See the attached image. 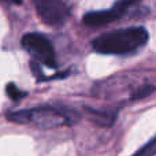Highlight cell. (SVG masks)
Listing matches in <instances>:
<instances>
[{"label":"cell","instance_id":"obj_3","mask_svg":"<svg viewBox=\"0 0 156 156\" xmlns=\"http://www.w3.org/2000/svg\"><path fill=\"white\" fill-rule=\"evenodd\" d=\"M21 44L40 65L48 66L51 69L58 67L56 54L52 43L41 33H27L22 37Z\"/></svg>","mask_w":156,"mask_h":156},{"label":"cell","instance_id":"obj_2","mask_svg":"<svg viewBox=\"0 0 156 156\" xmlns=\"http://www.w3.org/2000/svg\"><path fill=\"white\" fill-rule=\"evenodd\" d=\"M7 119L19 125H33L43 129L71 126L80 119L76 111L52 105H38L30 110H19L7 114Z\"/></svg>","mask_w":156,"mask_h":156},{"label":"cell","instance_id":"obj_4","mask_svg":"<svg viewBox=\"0 0 156 156\" xmlns=\"http://www.w3.org/2000/svg\"><path fill=\"white\" fill-rule=\"evenodd\" d=\"M141 0H119L116 4H114L110 10L104 11H89L82 16V23L89 27H100L105 26L108 23L118 21L119 18L125 15L130 7L136 5Z\"/></svg>","mask_w":156,"mask_h":156},{"label":"cell","instance_id":"obj_5","mask_svg":"<svg viewBox=\"0 0 156 156\" xmlns=\"http://www.w3.org/2000/svg\"><path fill=\"white\" fill-rule=\"evenodd\" d=\"M37 15L45 25L62 26L70 18L71 10L63 0H33Z\"/></svg>","mask_w":156,"mask_h":156},{"label":"cell","instance_id":"obj_9","mask_svg":"<svg viewBox=\"0 0 156 156\" xmlns=\"http://www.w3.org/2000/svg\"><path fill=\"white\" fill-rule=\"evenodd\" d=\"M5 92H7L8 97H10L11 100H14V101H18L19 99H22V97L26 96V93L22 92L19 88H16L14 83H8L7 88H5Z\"/></svg>","mask_w":156,"mask_h":156},{"label":"cell","instance_id":"obj_10","mask_svg":"<svg viewBox=\"0 0 156 156\" xmlns=\"http://www.w3.org/2000/svg\"><path fill=\"white\" fill-rule=\"evenodd\" d=\"M3 2H7V3H11V4L19 5V4H22V2H23V0H3Z\"/></svg>","mask_w":156,"mask_h":156},{"label":"cell","instance_id":"obj_1","mask_svg":"<svg viewBox=\"0 0 156 156\" xmlns=\"http://www.w3.org/2000/svg\"><path fill=\"white\" fill-rule=\"evenodd\" d=\"M148 32L143 26H133L103 33L92 40V48L103 55H127L143 48L148 41Z\"/></svg>","mask_w":156,"mask_h":156},{"label":"cell","instance_id":"obj_8","mask_svg":"<svg viewBox=\"0 0 156 156\" xmlns=\"http://www.w3.org/2000/svg\"><path fill=\"white\" fill-rule=\"evenodd\" d=\"M155 92V86L151 85V83H147V85H143L132 94V100H140V99H144V97L149 96V94Z\"/></svg>","mask_w":156,"mask_h":156},{"label":"cell","instance_id":"obj_6","mask_svg":"<svg viewBox=\"0 0 156 156\" xmlns=\"http://www.w3.org/2000/svg\"><path fill=\"white\" fill-rule=\"evenodd\" d=\"M155 155H156V137H154L151 141H148L133 156H155Z\"/></svg>","mask_w":156,"mask_h":156},{"label":"cell","instance_id":"obj_7","mask_svg":"<svg viewBox=\"0 0 156 156\" xmlns=\"http://www.w3.org/2000/svg\"><path fill=\"white\" fill-rule=\"evenodd\" d=\"M89 114H90L92 119L99 122V119H103V125H111V122L114 121V116L115 115H110L108 112H100V111L96 110H92V108H86Z\"/></svg>","mask_w":156,"mask_h":156}]
</instances>
